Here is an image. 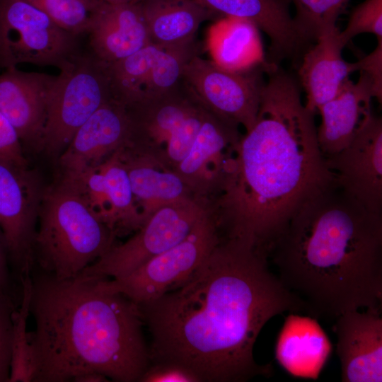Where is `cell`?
<instances>
[{
    "mask_svg": "<svg viewBox=\"0 0 382 382\" xmlns=\"http://www.w3.org/2000/svg\"><path fill=\"white\" fill-rule=\"evenodd\" d=\"M216 14L248 20L267 34L270 57H291L301 45L288 0H192Z\"/></svg>",
    "mask_w": 382,
    "mask_h": 382,
    "instance_id": "obj_21",
    "label": "cell"
},
{
    "mask_svg": "<svg viewBox=\"0 0 382 382\" xmlns=\"http://www.w3.org/2000/svg\"><path fill=\"white\" fill-rule=\"evenodd\" d=\"M199 48L195 38L163 48L153 64L139 99L162 94L178 87L183 81L186 65L199 55Z\"/></svg>",
    "mask_w": 382,
    "mask_h": 382,
    "instance_id": "obj_28",
    "label": "cell"
},
{
    "mask_svg": "<svg viewBox=\"0 0 382 382\" xmlns=\"http://www.w3.org/2000/svg\"><path fill=\"white\" fill-rule=\"evenodd\" d=\"M381 308L347 311L336 319V352L343 382L382 381Z\"/></svg>",
    "mask_w": 382,
    "mask_h": 382,
    "instance_id": "obj_16",
    "label": "cell"
},
{
    "mask_svg": "<svg viewBox=\"0 0 382 382\" xmlns=\"http://www.w3.org/2000/svg\"><path fill=\"white\" fill-rule=\"evenodd\" d=\"M76 35L62 29L25 0H5L0 8V64L63 68L76 55Z\"/></svg>",
    "mask_w": 382,
    "mask_h": 382,
    "instance_id": "obj_10",
    "label": "cell"
},
{
    "mask_svg": "<svg viewBox=\"0 0 382 382\" xmlns=\"http://www.w3.org/2000/svg\"><path fill=\"white\" fill-rule=\"evenodd\" d=\"M0 160L26 167L21 141L15 128L0 112Z\"/></svg>",
    "mask_w": 382,
    "mask_h": 382,
    "instance_id": "obj_35",
    "label": "cell"
},
{
    "mask_svg": "<svg viewBox=\"0 0 382 382\" xmlns=\"http://www.w3.org/2000/svg\"><path fill=\"white\" fill-rule=\"evenodd\" d=\"M37 219L34 262L58 279L76 277L115 244V233L62 180L44 190Z\"/></svg>",
    "mask_w": 382,
    "mask_h": 382,
    "instance_id": "obj_5",
    "label": "cell"
},
{
    "mask_svg": "<svg viewBox=\"0 0 382 382\" xmlns=\"http://www.w3.org/2000/svg\"><path fill=\"white\" fill-rule=\"evenodd\" d=\"M43 192L28 166L0 160V228L19 276L33 266L35 225Z\"/></svg>",
    "mask_w": 382,
    "mask_h": 382,
    "instance_id": "obj_12",
    "label": "cell"
},
{
    "mask_svg": "<svg viewBox=\"0 0 382 382\" xmlns=\"http://www.w3.org/2000/svg\"><path fill=\"white\" fill-rule=\"evenodd\" d=\"M163 49L149 43L120 61L105 64L112 98L125 105L137 101L141 97L153 64Z\"/></svg>",
    "mask_w": 382,
    "mask_h": 382,
    "instance_id": "obj_27",
    "label": "cell"
},
{
    "mask_svg": "<svg viewBox=\"0 0 382 382\" xmlns=\"http://www.w3.org/2000/svg\"><path fill=\"white\" fill-rule=\"evenodd\" d=\"M326 161L339 187L382 214L381 117L372 114L352 141Z\"/></svg>",
    "mask_w": 382,
    "mask_h": 382,
    "instance_id": "obj_13",
    "label": "cell"
},
{
    "mask_svg": "<svg viewBox=\"0 0 382 382\" xmlns=\"http://www.w3.org/2000/svg\"><path fill=\"white\" fill-rule=\"evenodd\" d=\"M131 120L125 105L111 98L78 129L59 156L64 172L96 166L129 144Z\"/></svg>",
    "mask_w": 382,
    "mask_h": 382,
    "instance_id": "obj_17",
    "label": "cell"
},
{
    "mask_svg": "<svg viewBox=\"0 0 382 382\" xmlns=\"http://www.w3.org/2000/svg\"><path fill=\"white\" fill-rule=\"evenodd\" d=\"M30 273L25 272L20 276L22 284L21 303L20 308L15 309L12 316L13 336L8 382H33L34 376L32 349L27 331L33 287Z\"/></svg>",
    "mask_w": 382,
    "mask_h": 382,
    "instance_id": "obj_29",
    "label": "cell"
},
{
    "mask_svg": "<svg viewBox=\"0 0 382 382\" xmlns=\"http://www.w3.org/2000/svg\"><path fill=\"white\" fill-rule=\"evenodd\" d=\"M332 352L327 335L311 317L291 313L276 345V358L290 374L317 379Z\"/></svg>",
    "mask_w": 382,
    "mask_h": 382,
    "instance_id": "obj_24",
    "label": "cell"
},
{
    "mask_svg": "<svg viewBox=\"0 0 382 382\" xmlns=\"http://www.w3.org/2000/svg\"><path fill=\"white\" fill-rule=\"evenodd\" d=\"M259 28L252 22L224 16L212 24L207 35V48L212 61L233 72L264 69L266 74L277 65L266 59Z\"/></svg>",
    "mask_w": 382,
    "mask_h": 382,
    "instance_id": "obj_22",
    "label": "cell"
},
{
    "mask_svg": "<svg viewBox=\"0 0 382 382\" xmlns=\"http://www.w3.org/2000/svg\"><path fill=\"white\" fill-rule=\"evenodd\" d=\"M131 137L125 146L173 170L188 154L204 117V110L182 81L175 88L144 96L125 105Z\"/></svg>",
    "mask_w": 382,
    "mask_h": 382,
    "instance_id": "obj_6",
    "label": "cell"
},
{
    "mask_svg": "<svg viewBox=\"0 0 382 382\" xmlns=\"http://www.w3.org/2000/svg\"><path fill=\"white\" fill-rule=\"evenodd\" d=\"M139 382H201L199 377L187 368L174 363H151Z\"/></svg>",
    "mask_w": 382,
    "mask_h": 382,
    "instance_id": "obj_34",
    "label": "cell"
},
{
    "mask_svg": "<svg viewBox=\"0 0 382 382\" xmlns=\"http://www.w3.org/2000/svg\"><path fill=\"white\" fill-rule=\"evenodd\" d=\"M28 332L34 382L74 381L91 372L139 382L150 364L139 306L104 288L100 278H32Z\"/></svg>",
    "mask_w": 382,
    "mask_h": 382,
    "instance_id": "obj_4",
    "label": "cell"
},
{
    "mask_svg": "<svg viewBox=\"0 0 382 382\" xmlns=\"http://www.w3.org/2000/svg\"><path fill=\"white\" fill-rule=\"evenodd\" d=\"M339 32L337 29L318 38L304 54L299 67L306 96L304 104L314 115L341 91L349 75L357 71L356 63L346 62L342 56L344 46L338 38Z\"/></svg>",
    "mask_w": 382,
    "mask_h": 382,
    "instance_id": "obj_20",
    "label": "cell"
},
{
    "mask_svg": "<svg viewBox=\"0 0 382 382\" xmlns=\"http://www.w3.org/2000/svg\"><path fill=\"white\" fill-rule=\"evenodd\" d=\"M290 1L296 10L293 17L295 29L303 45L337 30V18L349 0Z\"/></svg>",
    "mask_w": 382,
    "mask_h": 382,
    "instance_id": "obj_30",
    "label": "cell"
},
{
    "mask_svg": "<svg viewBox=\"0 0 382 382\" xmlns=\"http://www.w3.org/2000/svg\"><path fill=\"white\" fill-rule=\"evenodd\" d=\"M120 149L98 164L93 192L96 214L116 236L134 233L143 225Z\"/></svg>",
    "mask_w": 382,
    "mask_h": 382,
    "instance_id": "obj_23",
    "label": "cell"
},
{
    "mask_svg": "<svg viewBox=\"0 0 382 382\" xmlns=\"http://www.w3.org/2000/svg\"><path fill=\"white\" fill-rule=\"evenodd\" d=\"M110 4H137L141 0H98Z\"/></svg>",
    "mask_w": 382,
    "mask_h": 382,
    "instance_id": "obj_39",
    "label": "cell"
},
{
    "mask_svg": "<svg viewBox=\"0 0 382 382\" xmlns=\"http://www.w3.org/2000/svg\"><path fill=\"white\" fill-rule=\"evenodd\" d=\"M376 48L369 54L355 62L357 71L367 74L373 81L376 99L382 101V39H377Z\"/></svg>",
    "mask_w": 382,
    "mask_h": 382,
    "instance_id": "obj_36",
    "label": "cell"
},
{
    "mask_svg": "<svg viewBox=\"0 0 382 382\" xmlns=\"http://www.w3.org/2000/svg\"><path fill=\"white\" fill-rule=\"evenodd\" d=\"M8 258L7 247L0 228V292L9 293L10 274Z\"/></svg>",
    "mask_w": 382,
    "mask_h": 382,
    "instance_id": "obj_37",
    "label": "cell"
},
{
    "mask_svg": "<svg viewBox=\"0 0 382 382\" xmlns=\"http://www.w3.org/2000/svg\"><path fill=\"white\" fill-rule=\"evenodd\" d=\"M363 33L382 39V0H364L352 11L346 28L338 33L345 47L352 39Z\"/></svg>",
    "mask_w": 382,
    "mask_h": 382,
    "instance_id": "obj_32",
    "label": "cell"
},
{
    "mask_svg": "<svg viewBox=\"0 0 382 382\" xmlns=\"http://www.w3.org/2000/svg\"><path fill=\"white\" fill-rule=\"evenodd\" d=\"M120 153L143 224L158 209L180 199L197 197L175 171L125 146Z\"/></svg>",
    "mask_w": 382,
    "mask_h": 382,
    "instance_id": "obj_25",
    "label": "cell"
},
{
    "mask_svg": "<svg viewBox=\"0 0 382 382\" xmlns=\"http://www.w3.org/2000/svg\"><path fill=\"white\" fill-rule=\"evenodd\" d=\"M253 127L241 134L208 209L224 238L270 251L296 212L333 183L314 114L300 88L277 68L267 73Z\"/></svg>",
    "mask_w": 382,
    "mask_h": 382,
    "instance_id": "obj_2",
    "label": "cell"
},
{
    "mask_svg": "<svg viewBox=\"0 0 382 382\" xmlns=\"http://www.w3.org/2000/svg\"><path fill=\"white\" fill-rule=\"evenodd\" d=\"M374 98L376 93L372 79L359 71L357 81L349 79L333 98L319 108L317 138L325 158L345 149L361 130L373 114Z\"/></svg>",
    "mask_w": 382,
    "mask_h": 382,
    "instance_id": "obj_18",
    "label": "cell"
},
{
    "mask_svg": "<svg viewBox=\"0 0 382 382\" xmlns=\"http://www.w3.org/2000/svg\"><path fill=\"white\" fill-rule=\"evenodd\" d=\"M76 382H105L110 381L105 376L97 372H91L81 375L74 379Z\"/></svg>",
    "mask_w": 382,
    "mask_h": 382,
    "instance_id": "obj_38",
    "label": "cell"
},
{
    "mask_svg": "<svg viewBox=\"0 0 382 382\" xmlns=\"http://www.w3.org/2000/svg\"><path fill=\"white\" fill-rule=\"evenodd\" d=\"M253 245L221 237L179 288L138 305L151 336L150 364L168 362L195 373L201 382H244L270 376L253 347L274 316L306 312L307 304L268 266Z\"/></svg>",
    "mask_w": 382,
    "mask_h": 382,
    "instance_id": "obj_1",
    "label": "cell"
},
{
    "mask_svg": "<svg viewBox=\"0 0 382 382\" xmlns=\"http://www.w3.org/2000/svg\"><path fill=\"white\" fill-rule=\"evenodd\" d=\"M14 310L9 293L0 292V382L9 381Z\"/></svg>",
    "mask_w": 382,
    "mask_h": 382,
    "instance_id": "obj_33",
    "label": "cell"
},
{
    "mask_svg": "<svg viewBox=\"0 0 382 382\" xmlns=\"http://www.w3.org/2000/svg\"><path fill=\"white\" fill-rule=\"evenodd\" d=\"M208 212L207 201L198 197L163 206L127 241L115 243L79 274L102 279L123 277L181 242Z\"/></svg>",
    "mask_w": 382,
    "mask_h": 382,
    "instance_id": "obj_8",
    "label": "cell"
},
{
    "mask_svg": "<svg viewBox=\"0 0 382 382\" xmlns=\"http://www.w3.org/2000/svg\"><path fill=\"white\" fill-rule=\"evenodd\" d=\"M210 212L177 245L154 257L130 273L100 279L108 290L122 294L137 305L149 302L181 286L220 241Z\"/></svg>",
    "mask_w": 382,
    "mask_h": 382,
    "instance_id": "obj_9",
    "label": "cell"
},
{
    "mask_svg": "<svg viewBox=\"0 0 382 382\" xmlns=\"http://www.w3.org/2000/svg\"><path fill=\"white\" fill-rule=\"evenodd\" d=\"M139 4L151 42L163 48L195 39L201 23L215 16L192 0H141Z\"/></svg>",
    "mask_w": 382,
    "mask_h": 382,
    "instance_id": "obj_26",
    "label": "cell"
},
{
    "mask_svg": "<svg viewBox=\"0 0 382 382\" xmlns=\"http://www.w3.org/2000/svg\"><path fill=\"white\" fill-rule=\"evenodd\" d=\"M87 32L93 57L104 64L151 43L139 3L110 4L97 0Z\"/></svg>",
    "mask_w": 382,
    "mask_h": 382,
    "instance_id": "obj_19",
    "label": "cell"
},
{
    "mask_svg": "<svg viewBox=\"0 0 382 382\" xmlns=\"http://www.w3.org/2000/svg\"><path fill=\"white\" fill-rule=\"evenodd\" d=\"M57 76L7 69L0 75V112L21 142L41 149L50 98Z\"/></svg>",
    "mask_w": 382,
    "mask_h": 382,
    "instance_id": "obj_15",
    "label": "cell"
},
{
    "mask_svg": "<svg viewBox=\"0 0 382 382\" xmlns=\"http://www.w3.org/2000/svg\"><path fill=\"white\" fill-rule=\"evenodd\" d=\"M262 71H229L197 55L186 65L183 81L207 110L247 132L257 119L265 84Z\"/></svg>",
    "mask_w": 382,
    "mask_h": 382,
    "instance_id": "obj_11",
    "label": "cell"
},
{
    "mask_svg": "<svg viewBox=\"0 0 382 382\" xmlns=\"http://www.w3.org/2000/svg\"><path fill=\"white\" fill-rule=\"evenodd\" d=\"M47 112L41 149L61 154L78 129L112 98L105 65L74 55L60 69Z\"/></svg>",
    "mask_w": 382,
    "mask_h": 382,
    "instance_id": "obj_7",
    "label": "cell"
},
{
    "mask_svg": "<svg viewBox=\"0 0 382 382\" xmlns=\"http://www.w3.org/2000/svg\"><path fill=\"white\" fill-rule=\"evenodd\" d=\"M241 137L238 127L205 108L197 137L175 173L196 196L207 200L226 175Z\"/></svg>",
    "mask_w": 382,
    "mask_h": 382,
    "instance_id": "obj_14",
    "label": "cell"
},
{
    "mask_svg": "<svg viewBox=\"0 0 382 382\" xmlns=\"http://www.w3.org/2000/svg\"><path fill=\"white\" fill-rule=\"evenodd\" d=\"M268 257L314 318L381 308L382 214L335 182L296 212Z\"/></svg>",
    "mask_w": 382,
    "mask_h": 382,
    "instance_id": "obj_3",
    "label": "cell"
},
{
    "mask_svg": "<svg viewBox=\"0 0 382 382\" xmlns=\"http://www.w3.org/2000/svg\"><path fill=\"white\" fill-rule=\"evenodd\" d=\"M62 29L76 35L87 32L94 0H25Z\"/></svg>",
    "mask_w": 382,
    "mask_h": 382,
    "instance_id": "obj_31",
    "label": "cell"
}]
</instances>
